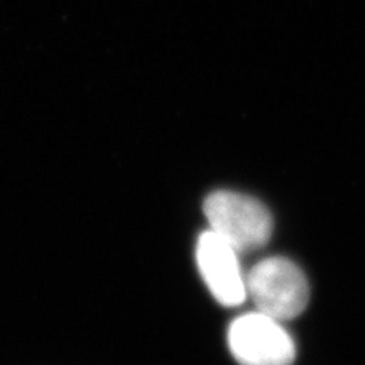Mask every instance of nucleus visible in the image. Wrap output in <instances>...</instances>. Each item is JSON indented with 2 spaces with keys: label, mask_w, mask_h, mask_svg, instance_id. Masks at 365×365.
Instances as JSON below:
<instances>
[{
  "label": "nucleus",
  "mask_w": 365,
  "mask_h": 365,
  "mask_svg": "<svg viewBox=\"0 0 365 365\" xmlns=\"http://www.w3.org/2000/svg\"><path fill=\"white\" fill-rule=\"evenodd\" d=\"M309 283L299 265L287 257L260 260L247 274V297L256 311L287 322L299 317L309 303Z\"/></svg>",
  "instance_id": "obj_2"
},
{
  "label": "nucleus",
  "mask_w": 365,
  "mask_h": 365,
  "mask_svg": "<svg viewBox=\"0 0 365 365\" xmlns=\"http://www.w3.org/2000/svg\"><path fill=\"white\" fill-rule=\"evenodd\" d=\"M197 264L216 302L232 307L247 300V276L239 253L212 230L202 232L198 237Z\"/></svg>",
  "instance_id": "obj_4"
},
{
  "label": "nucleus",
  "mask_w": 365,
  "mask_h": 365,
  "mask_svg": "<svg viewBox=\"0 0 365 365\" xmlns=\"http://www.w3.org/2000/svg\"><path fill=\"white\" fill-rule=\"evenodd\" d=\"M202 210L209 230L237 253L259 250L272 235V216L259 200L233 190H216L205 198Z\"/></svg>",
  "instance_id": "obj_1"
},
{
  "label": "nucleus",
  "mask_w": 365,
  "mask_h": 365,
  "mask_svg": "<svg viewBox=\"0 0 365 365\" xmlns=\"http://www.w3.org/2000/svg\"><path fill=\"white\" fill-rule=\"evenodd\" d=\"M227 342L241 365H291L295 359V342L282 322L259 311L237 317Z\"/></svg>",
  "instance_id": "obj_3"
}]
</instances>
